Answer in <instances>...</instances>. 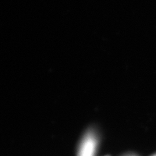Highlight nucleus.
<instances>
[{
  "instance_id": "f257e3e1",
  "label": "nucleus",
  "mask_w": 156,
  "mask_h": 156,
  "mask_svg": "<svg viewBox=\"0 0 156 156\" xmlns=\"http://www.w3.org/2000/svg\"><path fill=\"white\" fill-rule=\"evenodd\" d=\"M98 145V134L94 129H89L84 134L81 140L79 146L78 156H94Z\"/></svg>"
},
{
  "instance_id": "f03ea898",
  "label": "nucleus",
  "mask_w": 156,
  "mask_h": 156,
  "mask_svg": "<svg viewBox=\"0 0 156 156\" xmlns=\"http://www.w3.org/2000/svg\"><path fill=\"white\" fill-rule=\"evenodd\" d=\"M136 156V155H135V154H127V155H126V156Z\"/></svg>"
},
{
  "instance_id": "7ed1b4c3",
  "label": "nucleus",
  "mask_w": 156,
  "mask_h": 156,
  "mask_svg": "<svg viewBox=\"0 0 156 156\" xmlns=\"http://www.w3.org/2000/svg\"><path fill=\"white\" fill-rule=\"evenodd\" d=\"M152 156H156V153L155 154H154V155H153Z\"/></svg>"
}]
</instances>
